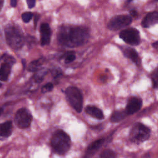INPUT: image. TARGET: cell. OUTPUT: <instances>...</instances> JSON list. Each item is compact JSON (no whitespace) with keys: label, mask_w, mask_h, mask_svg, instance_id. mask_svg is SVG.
<instances>
[{"label":"cell","mask_w":158,"mask_h":158,"mask_svg":"<svg viewBox=\"0 0 158 158\" xmlns=\"http://www.w3.org/2000/svg\"><path fill=\"white\" fill-rule=\"evenodd\" d=\"M4 4V0H0V11L1 10Z\"/></svg>","instance_id":"4dcf8cb0"},{"label":"cell","mask_w":158,"mask_h":158,"mask_svg":"<svg viewBox=\"0 0 158 158\" xmlns=\"http://www.w3.org/2000/svg\"><path fill=\"white\" fill-rule=\"evenodd\" d=\"M32 120V115L30 112L25 109H20L15 114V123L17 126L21 128H25L30 125Z\"/></svg>","instance_id":"ba28073f"},{"label":"cell","mask_w":158,"mask_h":158,"mask_svg":"<svg viewBox=\"0 0 158 158\" xmlns=\"http://www.w3.org/2000/svg\"><path fill=\"white\" fill-rule=\"evenodd\" d=\"M132 17L128 15H118L114 16L109 22L107 28L112 31L118 30L131 24Z\"/></svg>","instance_id":"8992f818"},{"label":"cell","mask_w":158,"mask_h":158,"mask_svg":"<svg viewBox=\"0 0 158 158\" xmlns=\"http://www.w3.org/2000/svg\"><path fill=\"white\" fill-rule=\"evenodd\" d=\"M11 66L10 64L2 62L0 67V80L6 81L10 73Z\"/></svg>","instance_id":"9a60e30c"},{"label":"cell","mask_w":158,"mask_h":158,"mask_svg":"<svg viewBox=\"0 0 158 158\" xmlns=\"http://www.w3.org/2000/svg\"><path fill=\"white\" fill-rule=\"evenodd\" d=\"M152 46H153L154 48H155L156 49H157L158 51V41H155L154 43H153L152 44Z\"/></svg>","instance_id":"f1b7e54d"},{"label":"cell","mask_w":158,"mask_h":158,"mask_svg":"<svg viewBox=\"0 0 158 158\" xmlns=\"http://www.w3.org/2000/svg\"><path fill=\"white\" fill-rule=\"evenodd\" d=\"M151 79L152 80L153 88L158 89V67H156L151 72Z\"/></svg>","instance_id":"ac0fdd59"},{"label":"cell","mask_w":158,"mask_h":158,"mask_svg":"<svg viewBox=\"0 0 158 158\" xmlns=\"http://www.w3.org/2000/svg\"><path fill=\"white\" fill-rule=\"evenodd\" d=\"M115 156L116 154L114 151L111 149H107L101 152L100 158H115Z\"/></svg>","instance_id":"d6986e66"},{"label":"cell","mask_w":158,"mask_h":158,"mask_svg":"<svg viewBox=\"0 0 158 158\" xmlns=\"http://www.w3.org/2000/svg\"><path fill=\"white\" fill-rule=\"evenodd\" d=\"M66 98L71 106L78 112H80L83 107V96L78 88L69 86L65 90Z\"/></svg>","instance_id":"5b68a950"},{"label":"cell","mask_w":158,"mask_h":158,"mask_svg":"<svg viewBox=\"0 0 158 158\" xmlns=\"http://www.w3.org/2000/svg\"><path fill=\"white\" fill-rule=\"evenodd\" d=\"M45 73H46L45 71H42V70L38 72L34 76L35 80L37 82H41L45 75Z\"/></svg>","instance_id":"603a6c76"},{"label":"cell","mask_w":158,"mask_h":158,"mask_svg":"<svg viewBox=\"0 0 158 158\" xmlns=\"http://www.w3.org/2000/svg\"><path fill=\"white\" fill-rule=\"evenodd\" d=\"M6 40L10 47L19 49L23 45V35L21 29L14 25H8L5 28Z\"/></svg>","instance_id":"7a4b0ae2"},{"label":"cell","mask_w":158,"mask_h":158,"mask_svg":"<svg viewBox=\"0 0 158 158\" xmlns=\"http://www.w3.org/2000/svg\"><path fill=\"white\" fill-rule=\"evenodd\" d=\"M34 17H35L34 18V25H35V27H36L38 20L39 19V17H40V15L38 14H35V15H34Z\"/></svg>","instance_id":"83f0119b"},{"label":"cell","mask_w":158,"mask_h":158,"mask_svg":"<svg viewBox=\"0 0 158 158\" xmlns=\"http://www.w3.org/2000/svg\"><path fill=\"white\" fill-rule=\"evenodd\" d=\"M122 51H123V53L124 54V55L130 59L136 65H139V64L141 63L140 59H139L138 54L136 50H135L133 48H131L130 47H127V48H124L122 49Z\"/></svg>","instance_id":"7c38bea8"},{"label":"cell","mask_w":158,"mask_h":158,"mask_svg":"<svg viewBox=\"0 0 158 158\" xmlns=\"http://www.w3.org/2000/svg\"><path fill=\"white\" fill-rule=\"evenodd\" d=\"M33 17V14L30 12H24L22 15V19L23 20V21L25 23L28 22Z\"/></svg>","instance_id":"7402d4cb"},{"label":"cell","mask_w":158,"mask_h":158,"mask_svg":"<svg viewBox=\"0 0 158 158\" xmlns=\"http://www.w3.org/2000/svg\"><path fill=\"white\" fill-rule=\"evenodd\" d=\"M130 14L131 17H138V12L136 10H131L130 11Z\"/></svg>","instance_id":"4316f807"},{"label":"cell","mask_w":158,"mask_h":158,"mask_svg":"<svg viewBox=\"0 0 158 158\" xmlns=\"http://www.w3.org/2000/svg\"><path fill=\"white\" fill-rule=\"evenodd\" d=\"M53 85L51 83H48L47 84H46L45 85H44L42 88H41V91L43 93H47L49 91H51L52 89H53Z\"/></svg>","instance_id":"d4e9b609"},{"label":"cell","mask_w":158,"mask_h":158,"mask_svg":"<svg viewBox=\"0 0 158 158\" xmlns=\"http://www.w3.org/2000/svg\"><path fill=\"white\" fill-rule=\"evenodd\" d=\"M10 5L12 7H15L17 6V0H10Z\"/></svg>","instance_id":"f546056e"},{"label":"cell","mask_w":158,"mask_h":158,"mask_svg":"<svg viewBox=\"0 0 158 158\" xmlns=\"http://www.w3.org/2000/svg\"><path fill=\"white\" fill-rule=\"evenodd\" d=\"M57 41L61 46L76 48L87 43L89 38V30L80 26H62L57 33Z\"/></svg>","instance_id":"6da1fadb"},{"label":"cell","mask_w":158,"mask_h":158,"mask_svg":"<svg viewBox=\"0 0 158 158\" xmlns=\"http://www.w3.org/2000/svg\"><path fill=\"white\" fill-rule=\"evenodd\" d=\"M103 141H104L103 139H99L92 143L88 148V151H92L93 150H96V149H98V148H99L100 146L102 144Z\"/></svg>","instance_id":"ffe728a7"},{"label":"cell","mask_w":158,"mask_h":158,"mask_svg":"<svg viewBox=\"0 0 158 158\" xmlns=\"http://www.w3.org/2000/svg\"><path fill=\"white\" fill-rule=\"evenodd\" d=\"M141 106L142 101L140 98L131 97L128 101L125 111L127 115H131L138 112L141 109Z\"/></svg>","instance_id":"9c48e42d"},{"label":"cell","mask_w":158,"mask_h":158,"mask_svg":"<svg viewBox=\"0 0 158 158\" xmlns=\"http://www.w3.org/2000/svg\"><path fill=\"white\" fill-rule=\"evenodd\" d=\"M27 5H28V8L31 9L35 6L36 0H27Z\"/></svg>","instance_id":"484cf974"},{"label":"cell","mask_w":158,"mask_h":158,"mask_svg":"<svg viewBox=\"0 0 158 158\" xmlns=\"http://www.w3.org/2000/svg\"><path fill=\"white\" fill-rule=\"evenodd\" d=\"M127 114L125 110H116L114 111L111 117H110V121L112 122H118L120 120H123L126 116Z\"/></svg>","instance_id":"2e32d148"},{"label":"cell","mask_w":158,"mask_h":158,"mask_svg":"<svg viewBox=\"0 0 158 158\" xmlns=\"http://www.w3.org/2000/svg\"><path fill=\"white\" fill-rule=\"evenodd\" d=\"M43 60L42 59H38L34 61H32L28 65V69L30 72H36L38 70L40 66L41 65L43 64Z\"/></svg>","instance_id":"e0dca14e"},{"label":"cell","mask_w":158,"mask_h":158,"mask_svg":"<svg viewBox=\"0 0 158 158\" xmlns=\"http://www.w3.org/2000/svg\"><path fill=\"white\" fill-rule=\"evenodd\" d=\"M119 36L123 41L131 46H136L140 43L139 32L135 28L123 30L119 33Z\"/></svg>","instance_id":"52a82bcc"},{"label":"cell","mask_w":158,"mask_h":158,"mask_svg":"<svg viewBox=\"0 0 158 158\" xmlns=\"http://www.w3.org/2000/svg\"><path fill=\"white\" fill-rule=\"evenodd\" d=\"M41 44L42 46L49 44L51 36V30L48 23H43L40 27Z\"/></svg>","instance_id":"30bf717a"},{"label":"cell","mask_w":158,"mask_h":158,"mask_svg":"<svg viewBox=\"0 0 158 158\" xmlns=\"http://www.w3.org/2000/svg\"><path fill=\"white\" fill-rule=\"evenodd\" d=\"M156 24H158V12L157 11L148 13L141 22V26L143 28H149Z\"/></svg>","instance_id":"8fae6325"},{"label":"cell","mask_w":158,"mask_h":158,"mask_svg":"<svg viewBox=\"0 0 158 158\" xmlns=\"http://www.w3.org/2000/svg\"><path fill=\"white\" fill-rule=\"evenodd\" d=\"M1 59L2 60L3 62L9 64L10 65H12L15 62V59L12 56H10L7 55V54L3 55L1 57Z\"/></svg>","instance_id":"44dd1931"},{"label":"cell","mask_w":158,"mask_h":158,"mask_svg":"<svg viewBox=\"0 0 158 158\" xmlns=\"http://www.w3.org/2000/svg\"><path fill=\"white\" fill-rule=\"evenodd\" d=\"M1 85H1V83H0V88H1Z\"/></svg>","instance_id":"d6a6232c"},{"label":"cell","mask_w":158,"mask_h":158,"mask_svg":"<svg viewBox=\"0 0 158 158\" xmlns=\"http://www.w3.org/2000/svg\"><path fill=\"white\" fill-rule=\"evenodd\" d=\"M85 112L93 117V118L97 119H102L104 118V115L102 111L98 107L94 106H88L85 107Z\"/></svg>","instance_id":"4fadbf2b"},{"label":"cell","mask_w":158,"mask_h":158,"mask_svg":"<svg viewBox=\"0 0 158 158\" xmlns=\"http://www.w3.org/2000/svg\"><path fill=\"white\" fill-rule=\"evenodd\" d=\"M51 146L56 153L59 154H65L70 147L69 136L61 130H57L52 136Z\"/></svg>","instance_id":"3957f363"},{"label":"cell","mask_w":158,"mask_h":158,"mask_svg":"<svg viewBox=\"0 0 158 158\" xmlns=\"http://www.w3.org/2000/svg\"><path fill=\"white\" fill-rule=\"evenodd\" d=\"M150 136V130L141 123H135L130 132V140L135 143H140L147 140Z\"/></svg>","instance_id":"277c9868"},{"label":"cell","mask_w":158,"mask_h":158,"mask_svg":"<svg viewBox=\"0 0 158 158\" xmlns=\"http://www.w3.org/2000/svg\"><path fill=\"white\" fill-rule=\"evenodd\" d=\"M75 58H76V56L73 53H69L65 56L64 61L67 64L70 63L71 62H73L75 59Z\"/></svg>","instance_id":"cb8c5ba5"},{"label":"cell","mask_w":158,"mask_h":158,"mask_svg":"<svg viewBox=\"0 0 158 158\" xmlns=\"http://www.w3.org/2000/svg\"><path fill=\"white\" fill-rule=\"evenodd\" d=\"M12 131V123L10 121L0 124V136L8 137Z\"/></svg>","instance_id":"5bb4252c"},{"label":"cell","mask_w":158,"mask_h":158,"mask_svg":"<svg viewBox=\"0 0 158 158\" xmlns=\"http://www.w3.org/2000/svg\"><path fill=\"white\" fill-rule=\"evenodd\" d=\"M128 1H132V0H128Z\"/></svg>","instance_id":"836d02e7"},{"label":"cell","mask_w":158,"mask_h":158,"mask_svg":"<svg viewBox=\"0 0 158 158\" xmlns=\"http://www.w3.org/2000/svg\"><path fill=\"white\" fill-rule=\"evenodd\" d=\"M2 111H3V110H2V108H1L0 107V115H1V114H2Z\"/></svg>","instance_id":"1f68e13d"}]
</instances>
